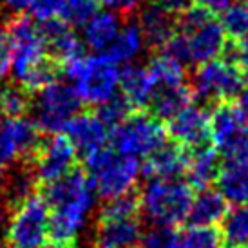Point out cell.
<instances>
[{
  "label": "cell",
  "mask_w": 248,
  "mask_h": 248,
  "mask_svg": "<svg viewBox=\"0 0 248 248\" xmlns=\"http://www.w3.org/2000/svg\"><path fill=\"white\" fill-rule=\"evenodd\" d=\"M63 4H65V0H29L28 11L33 20L44 22L60 16Z\"/></svg>",
  "instance_id": "obj_35"
},
{
  "label": "cell",
  "mask_w": 248,
  "mask_h": 248,
  "mask_svg": "<svg viewBox=\"0 0 248 248\" xmlns=\"http://www.w3.org/2000/svg\"><path fill=\"white\" fill-rule=\"evenodd\" d=\"M221 26L228 38L239 40L248 35V4L245 0H228V4L217 13Z\"/></svg>",
  "instance_id": "obj_29"
},
{
  "label": "cell",
  "mask_w": 248,
  "mask_h": 248,
  "mask_svg": "<svg viewBox=\"0 0 248 248\" xmlns=\"http://www.w3.org/2000/svg\"><path fill=\"white\" fill-rule=\"evenodd\" d=\"M221 165L223 163H221L219 152L214 147H208V143L188 149L185 170L186 183L192 186L194 190L210 186L212 183H216Z\"/></svg>",
  "instance_id": "obj_19"
},
{
  "label": "cell",
  "mask_w": 248,
  "mask_h": 248,
  "mask_svg": "<svg viewBox=\"0 0 248 248\" xmlns=\"http://www.w3.org/2000/svg\"><path fill=\"white\" fill-rule=\"evenodd\" d=\"M228 212V201L225 196L210 186L200 188L194 192L192 203L186 214L188 225H201V227H216L223 221Z\"/></svg>",
  "instance_id": "obj_20"
},
{
  "label": "cell",
  "mask_w": 248,
  "mask_h": 248,
  "mask_svg": "<svg viewBox=\"0 0 248 248\" xmlns=\"http://www.w3.org/2000/svg\"><path fill=\"white\" fill-rule=\"evenodd\" d=\"M6 210H7L6 201L0 200V228H2V225H4V219H6Z\"/></svg>",
  "instance_id": "obj_44"
},
{
  "label": "cell",
  "mask_w": 248,
  "mask_h": 248,
  "mask_svg": "<svg viewBox=\"0 0 248 248\" xmlns=\"http://www.w3.org/2000/svg\"><path fill=\"white\" fill-rule=\"evenodd\" d=\"M186 156V147L176 141H165L149 156H145V161L140 167V174H143L147 179H179L185 176Z\"/></svg>",
  "instance_id": "obj_16"
},
{
  "label": "cell",
  "mask_w": 248,
  "mask_h": 248,
  "mask_svg": "<svg viewBox=\"0 0 248 248\" xmlns=\"http://www.w3.org/2000/svg\"><path fill=\"white\" fill-rule=\"evenodd\" d=\"M223 248H248V205H234L223 217Z\"/></svg>",
  "instance_id": "obj_26"
},
{
  "label": "cell",
  "mask_w": 248,
  "mask_h": 248,
  "mask_svg": "<svg viewBox=\"0 0 248 248\" xmlns=\"http://www.w3.org/2000/svg\"><path fill=\"white\" fill-rule=\"evenodd\" d=\"M245 80L239 65L223 56L198 63L192 76V94L203 104H217L223 100H235Z\"/></svg>",
  "instance_id": "obj_8"
},
{
  "label": "cell",
  "mask_w": 248,
  "mask_h": 248,
  "mask_svg": "<svg viewBox=\"0 0 248 248\" xmlns=\"http://www.w3.org/2000/svg\"><path fill=\"white\" fill-rule=\"evenodd\" d=\"M141 47H143V35H141L140 26L138 24H127L124 28H120L116 36L109 44L105 55H109L116 63H122L138 56Z\"/></svg>",
  "instance_id": "obj_27"
},
{
  "label": "cell",
  "mask_w": 248,
  "mask_h": 248,
  "mask_svg": "<svg viewBox=\"0 0 248 248\" xmlns=\"http://www.w3.org/2000/svg\"><path fill=\"white\" fill-rule=\"evenodd\" d=\"M219 156H223L227 161H248V122Z\"/></svg>",
  "instance_id": "obj_36"
},
{
  "label": "cell",
  "mask_w": 248,
  "mask_h": 248,
  "mask_svg": "<svg viewBox=\"0 0 248 248\" xmlns=\"http://www.w3.org/2000/svg\"><path fill=\"white\" fill-rule=\"evenodd\" d=\"M40 140V129L28 116L6 118L0 127V161L31 163Z\"/></svg>",
  "instance_id": "obj_12"
},
{
  "label": "cell",
  "mask_w": 248,
  "mask_h": 248,
  "mask_svg": "<svg viewBox=\"0 0 248 248\" xmlns=\"http://www.w3.org/2000/svg\"><path fill=\"white\" fill-rule=\"evenodd\" d=\"M98 9L100 0H65L60 18L71 28H78L83 26L94 13H98Z\"/></svg>",
  "instance_id": "obj_33"
},
{
  "label": "cell",
  "mask_w": 248,
  "mask_h": 248,
  "mask_svg": "<svg viewBox=\"0 0 248 248\" xmlns=\"http://www.w3.org/2000/svg\"><path fill=\"white\" fill-rule=\"evenodd\" d=\"M6 232L7 248H36L47 237L49 205L40 188L29 194L15 208Z\"/></svg>",
  "instance_id": "obj_9"
},
{
  "label": "cell",
  "mask_w": 248,
  "mask_h": 248,
  "mask_svg": "<svg viewBox=\"0 0 248 248\" xmlns=\"http://www.w3.org/2000/svg\"><path fill=\"white\" fill-rule=\"evenodd\" d=\"M100 4H104L120 15H131L136 7H138L140 0H100Z\"/></svg>",
  "instance_id": "obj_38"
},
{
  "label": "cell",
  "mask_w": 248,
  "mask_h": 248,
  "mask_svg": "<svg viewBox=\"0 0 248 248\" xmlns=\"http://www.w3.org/2000/svg\"><path fill=\"white\" fill-rule=\"evenodd\" d=\"M245 2H247V4H248V0H245Z\"/></svg>",
  "instance_id": "obj_47"
},
{
  "label": "cell",
  "mask_w": 248,
  "mask_h": 248,
  "mask_svg": "<svg viewBox=\"0 0 248 248\" xmlns=\"http://www.w3.org/2000/svg\"><path fill=\"white\" fill-rule=\"evenodd\" d=\"M6 33L11 44V67L18 82L24 83L51 55L46 49L38 24L31 16L16 13L7 22Z\"/></svg>",
  "instance_id": "obj_7"
},
{
  "label": "cell",
  "mask_w": 248,
  "mask_h": 248,
  "mask_svg": "<svg viewBox=\"0 0 248 248\" xmlns=\"http://www.w3.org/2000/svg\"><path fill=\"white\" fill-rule=\"evenodd\" d=\"M7 167H6V163H2L0 161V188H4L6 186V181H7Z\"/></svg>",
  "instance_id": "obj_43"
},
{
  "label": "cell",
  "mask_w": 248,
  "mask_h": 248,
  "mask_svg": "<svg viewBox=\"0 0 248 248\" xmlns=\"http://www.w3.org/2000/svg\"><path fill=\"white\" fill-rule=\"evenodd\" d=\"M194 192L192 186L181 179H149L138 192L140 210L154 225L176 228L185 223Z\"/></svg>",
  "instance_id": "obj_4"
},
{
  "label": "cell",
  "mask_w": 248,
  "mask_h": 248,
  "mask_svg": "<svg viewBox=\"0 0 248 248\" xmlns=\"http://www.w3.org/2000/svg\"><path fill=\"white\" fill-rule=\"evenodd\" d=\"M36 248H75V243H60V241H51V243H42Z\"/></svg>",
  "instance_id": "obj_42"
},
{
  "label": "cell",
  "mask_w": 248,
  "mask_h": 248,
  "mask_svg": "<svg viewBox=\"0 0 248 248\" xmlns=\"http://www.w3.org/2000/svg\"><path fill=\"white\" fill-rule=\"evenodd\" d=\"M82 161L93 179L94 192L102 200H112L131 192L140 178L141 163L138 158L118 154L110 143Z\"/></svg>",
  "instance_id": "obj_5"
},
{
  "label": "cell",
  "mask_w": 248,
  "mask_h": 248,
  "mask_svg": "<svg viewBox=\"0 0 248 248\" xmlns=\"http://www.w3.org/2000/svg\"><path fill=\"white\" fill-rule=\"evenodd\" d=\"M143 235L140 217L96 221V248H138Z\"/></svg>",
  "instance_id": "obj_18"
},
{
  "label": "cell",
  "mask_w": 248,
  "mask_h": 248,
  "mask_svg": "<svg viewBox=\"0 0 248 248\" xmlns=\"http://www.w3.org/2000/svg\"><path fill=\"white\" fill-rule=\"evenodd\" d=\"M237 105L245 110V114L248 116V87L247 89H241V93L237 94Z\"/></svg>",
  "instance_id": "obj_41"
},
{
  "label": "cell",
  "mask_w": 248,
  "mask_h": 248,
  "mask_svg": "<svg viewBox=\"0 0 248 248\" xmlns=\"http://www.w3.org/2000/svg\"><path fill=\"white\" fill-rule=\"evenodd\" d=\"M216 185L228 203L248 205V161H227L221 165Z\"/></svg>",
  "instance_id": "obj_23"
},
{
  "label": "cell",
  "mask_w": 248,
  "mask_h": 248,
  "mask_svg": "<svg viewBox=\"0 0 248 248\" xmlns=\"http://www.w3.org/2000/svg\"><path fill=\"white\" fill-rule=\"evenodd\" d=\"M120 28V18L112 11H98L83 24V44L93 51H104Z\"/></svg>",
  "instance_id": "obj_25"
},
{
  "label": "cell",
  "mask_w": 248,
  "mask_h": 248,
  "mask_svg": "<svg viewBox=\"0 0 248 248\" xmlns=\"http://www.w3.org/2000/svg\"><path fill=\"white\" fill-rule=\"evenodd\" d=\"M147 71L151 75L154 87L161 89V87H176V85H183L185 83V67L183 63L172 58V56L159 53L152 58ZM154 89V91H156Z\"/></svg>",
  "instance_id": "obj_28"
},
{
  "label": "cell",
  "mask_w": 248,
  "mask_h": 248,
  "mask_svg": "<svg viewBox=\"0 0 248 248\" xmlns=\"http://www.w3.org/2000/svg\"><path fill=\"white\" fill-rule=\"evenodd\" d=\"M9 69H11V44L6 29H0V78H4Z\"/></svg>",
  "instance_id": "obj_37"
},
{
  "label": "cell",
  "mask_w": 248,
  "mask_h": 248,
  "mask_svg": "<svg viewBox=\"0 0 248 248\" xmlns=\"http://www.w3.org/2000/svg\"><path fill=\"white\" fill-rule=\"evenodd\" d=\"M194 100L190 85H176V87H161L152 94L147 109L159 120H170L179 110L190 105Z\"/></svg>",
  "instance_id": "obj_24"
},
{
  "label": "cell",
  "mask_w": 248,
  "mask_h": 248,
  "mask_svg": "<svg viewBox=\"0 0 248 248\" xmlns=\"http://www.w3.org/2000/svg\"><path fill=\"white\" fill-rule=\"evenodd\" d=\"M120 87H122V96L131 104L134 110L147 109L156 89L147 67L140 65H127L120 73Z\"/></svg>",
  "instance_id": "obj_22"
},
{
  "label": "cell",
  "mask_w": 248,
  "mask_h": 248,
  "mask_svg": "<svg viewBox=\"0 0 248 248\" xmlns=\"http://www.w3.org/2000/svg\"><path fill=\"white\" fill-rule=\"evenodd\" d=\"M2 118H4V112H2V107H0V127H2V122H4Z\"/></svg>",
  "instance_id": "obj_46"
},
{
  "label": "cell",
  "mask_w": 248,
  "mask_h": 248,
  "mask_svg": "<svg viewBox=\"0 0 248 248\" xmlns=\"http://www.w3.org/2000/svg\"><path fill=\"white\" fill-rule=\"evenodd\" d=\"M141 248H179L178 245V232L172 227H161V225H154L149 232H143Z\"/></svg>",
  "instance_id": "obj_34"
},
{
  "label": "cell",
  "mask_w": 248,
  "mask_h": 248,
  "mask_svg": "<svg viewBox=\"0 0 248 248\" xmlns=\"http://www.w3.org/2000/svg\"><path fill=\"white\" fill-rule=\"evenodd\" d=\"M120 67L109 55L80 56L63 65V75L82 104L100 105L116 94L120 85Z\"/></svg>",
  "instance_id": "obj_3"
},
{
  "label": "cell",
  "mask_w": 248,
  "mask_h": 248,
  "mask_svg": "<svg viewBox=\"0 0 248 248\" xmlns=\"http://www.w3.org/2000/svg\"><path fill=\"white\" fill-rule=\"evenodd\" d=\"M4 4H6L15 15L16 13H22V11H26L28 9V4L29 0H4Z\"/></svg>",
  "instance_id": "obj_40"
},
{
  "label": "cell",
  "mask_w": 248,
  "mask_h": 248,
  "mask_svg": "<svg viewBox=\"0 0 248 248\" xmlns=\"http://www.w3.org/2000/svg\"><path fill=\"white\" fill-rule=\"evenodd\" d=\"M63 132L69 136L82 159L89 158L91 154L109 145L110 131L96 116L94 110H78L65 124Z\"/></svg>",
  "instance_id": "obj_14"
},
{
  "label": "cell",
  "mask_w": 248,
  "mask_h": 248,
  "mask_svg": "<svg viewBox=\"0 0 248 248\" xmlns=\"http://www.w3.org/2000/svg\"><path fill=\"white\" fill-rule=\"evenodd\" d=\"M188 2H192V4H201V6H210L214 0H188Z\"/></svg>",
  "instance_id": "obj_45"
},
{
  "label": "cell",
  "mask_w": 248,
  "mask_h": 248,
  "mask_svg": "<svg viewBox=\"0 0 248 248\" xmlns=\"http://www.w3.org/2000/svg\"><path fill=\"white\" fill-rule=\"evenodd\" d=\"M140 196L138 192H125L112 200H107L102 210L98 212V221L105 219H127V217H140Z\"/></svg>",
  "instance_id": "obj_30"
},
{
  "label": "cell",
  "mask_w": 248,
  "mask_h": 248,
  "mask_svg": "<svg viewBox=\"0 0 248 248\" xmlns=\"http://www.w3.org/2000/svg\"><path fill=\"white\" fill-rule=\"evenodd\" d=\"M82 107V100L75 93L73 85L53 82L38 91L35 105L31 109L35 112L36 127L42 134H55L62 132L65 124Z\"/></svg>",
  "instance_id": "obj_10"
},
{
  "label": "cell",
  "mask_w": 248,
  "mask_h": 248,
  "mask_svg": "<svg viewBox=\"0 0 248 248\" xmlns=\"http://www.w3.org/2000/svg\"><path fill=\"white\" fill-rule=\"evenodd\" d=\"M31 167L38 186L49 185L78 167V152L63 131L49 134L47 138L42 136L31 159Z\"/></svg>",
  "instance_id": "obj_11"
},
{
  "label": "cell",
  "mask_w": 248,
  "mask_h": 248,
  "mask_svg": "<svg viewBox=\"0 0 248 248\" xmlns=\"http://www.w3.org/2000/svg\"><path fill=\"white\" fill-rule=\"evenodd\" d=\"M167 136L186 149L207 145L210 141V114L200 105H186L169 120Z\"/></svg>",
  "instance_id": "obj_13"
},
{
  "label": "cell",
  "mask_w": 248,
  "mask_h": 248,
  "mask_svg": "<svg viewBox=\"0 0 248 248\" xmlns=\"http://www.w3.org/2000/svg\"><path fill=\"white\" fill-rule=\"evenodd\" d=\"M38 188L49 205L47 237L51 241L75 243L96 196L89 172L82 167H75L60 179Z\"/></svg>",
  "instance_id": "obj_1"
},
{
  "label": "cell",
  "mask_w": 248,
  "mask_h": 248,
  "mask_svg": "<svg viewBox=\"0 0 248 248\" xmlns=\"http://www.w3.org/2000/svg\"><path fill=\"white\" fill-rule=\"evenodd\" d=\"M176 31L185 46L186 63H203L221 55L228 36L208 6L188 4L176 16Z\"/></svg>",
  "instance_id": "obj_2"
},
{
  "label": "cell",
  "mask_w": 248,
  "mask_h": 248,
  "mask_svg": "<svg viewBox=\"0 0 248 248\" xmlns=\"http://www.w3.org/2000/svg\"><path fill=\"white\" fill-rule=\"evenodd\" d=\"M140 29L143 40L152 49H161L167 44V40L176 33V16L167 13L158 4L149 2L140 11Z\"/></svg>",
  "instance_id": "obj_21"
},
{
  "label": "cell",
  "mask_w": 248,
  "mask_h": 248,
  "mask_svg": "<svg viewBox=\"0 0 248 248\" xmlns=\"http://www.w3.org/2000/svg\"><path fill=\"white\" fill-rule=\"evenodd\" d=\"M0 107L6 118L26 116L31 109V94L24 87L9 85L0 91Z\"/></svg>",
  "instance_id": "obj_31"
},
{
  "label": "cell",
  "mask_w": 248,
  "mask_h": 248,
  "mask_svg": "<svg viewBox=\"0 0 248 248\" xmlns=\"http://www.w3.org/2000/svg\"><path fill=\"white\" fill-rule=\"evenodd\" d=\"M154 4H158L161 9H165L167 13L178 16L186 6H188V0H152Z\"/></svg>",
  "instance_id": "obj_39"
},
{
  "label": "cell",
  "mask_w": 248,
  "mask_h": 248,
  "mask_svg": "<svg viewBox=\"0 0 248 248\" xmlns=\"http://www.w3.org/2000/svg\"><path fill=\"white\" fill-rule=\"evenodd\" d=\"M167 141V127L163 120L147 109L132 110L120 125L110 129V147L124 156L145 158Z\"/></svg>",
  "instance_id": "obj_6"
},
{
  "label": "cell",
  "mask_w": 248,
  "mask_h": 248,
  "mask_svg": "<svg viewBox=\"0 0 248 248\" xmlns=\"http://www.w3.org/2000/svg\"><path fill=\"white\" fill-rule=\"evenodd\" d=\"M247 122L248 116L235 100H223L214 104L210 112V141L214 143V149L221 154L234 141Z\"/></svg>",
  "instance_id": "obj_17"
},
{
  "label": "cell",
  "mask_w": 248,
  "mask_h": 248,
  "mask_svg": "<svg viewBox=\"0 0 248 248\" xmlns=\"http://www.w3.org/2000/svg\"><path fill=\"white\" fill-rule=\"evenodd\" d=\"M38 29H40L42 38L46 42L47 53L62 65H65L71 60L80 58L85 53V44L71 29L69 24H65L60 16L38 22Z\"/></svg>",
  "instance_id": "obj_15"
},
{
  "label": "cell",
  "mask_w": 248,
  "mask_h": 248,
  "mask_svg": "<svg viewBox=\"0 0 248 248\" xmlns=\"http://www.w3.org/2000/svg\"><path fill=\"white\" fill-rule=\"evenodd\" d=\"M132 110L134 109L131 107V104H129L122 94H120V96L114 94V96H110L107 102L98 105V109L94 110V112H96V116L104 122L105 127L110 131V129H114L116 125L122 124Z\"/></svg>",
  "instance_id": "obj_32"
}]
</instances>
